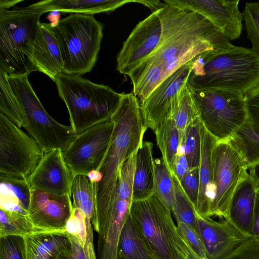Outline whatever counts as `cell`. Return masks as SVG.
<instances>
[{
    "label": "cell",
    "mask_w": 259,
    "mask_h": 259,
    "mask_svg": "<svg viewBox=\"0 0 259 259\" xmlns=\"http://www.w3.org/2000/svg\"><path fill=\"white\" fill-rule=\"evenodd\" d=\"M156 13L161 24L160 40L153 52L128 75L140 103L198 55L233 46L221 31L198 13L168 5Z\"/></svg>",
    "instance_id": "obj_1"
},
{
    "label": "cell",
    "mask_w": 259,
    "mask_h": 259,
    "mask_svg": "<svg viewBox=\"0 0 259 259\" xmlns=\"http://www.w3.org/2000/svg\"><path fill=\"white\" fill-rule=\"evenodd\" d=\"M187 84L245 95L259 85V56L252 49L233 45L204 52L192 60Z\"/></svg>",
    "instance_id": "obj_2"
},
{
    "label": "cell",
    "mask_w": 259,
    "mask_h": 259,
    "mask_svg": "<svg viewBox=\"0 0 259 259\" xmlns=\"http://www.w3.org/2000/svg\"><path fill=\"white\" fill-rule=\"evenodd\" d=\"M111 119L114 123L113 135L98 169L101 179L94 184L96 218L98 213L106 210L112 203L121 167L141 146L147 128L143 122L139 101L133 92L123 93Z\"/></svg>",
    "instance_id": "obj_3"
},
{
    "label": "cell",
    "mask_w": 259,
    "mask_h": 259,
    "mask_svg": "<svg viewBox=\"0 0 259 259\" xmlns=\"http://www.w3.org/2000/svg\"><path fill=\"white\" fill-rule=\"evenodd\" d=\"M55 82L67 107L70 126L75 135L111 119L123 95L107 85L63 72L58 75Z\"/></svg>",
    "instance_id": "obj_4"
},
{
    "label": "cell",
    "mask_w": 259,
    "mask_h": 259,
    "mask_svg": "<svg viewBox=\"0 0 259 259\" xmlns=\"http://www.w3.org/2000/svg\"><path fill=\"white\" fill-rule=\"evenodd\" d=\"M32 4L12 10H0V68L9 75L35 71L32 56L41 16Z\"/></svg>",
    "instance_id": "obj_5"
},
{
    "label": "cell",
    "mask_w": 259,
    "mask_h": 259,
    "mask_svg": "<svg viewBox=\"0 0 259 259\" xmlns=\"http://www.w3.org/2000/svg\"><path fill=\"white\" fill-rule=\"evenodd\" d=\"M103 28L93 15L81 14H71L53 25L63 73L81 76L92 71L101 49Z\"/></svg>",
    "instance_id": "obj_6"
},
{
    "label": "cell",
    "mask_w": 259,
    "mask_h": 259,
    "mask_svg": "<svg viewBox=\"0 0 259 259\" xmlns=\"http://www.w3.org/2000/svg\"><path fill=\"white\" fill-rule=\"evenodd\" d=\"M130 215L143 241L159 259H187L189 248L178 231L171 211L155 193L133 201Z\"/></svg>",
    "instance_id": "obj_7"
},
{
    "label": "cell",
    "mask_w": 259,
    "mask_h": 259,
    "mask_svg": "<svg viewBox=\"0 0 259 259\" xmlns=\"http://www.w3.org/2000/svg\"><path fill=\"white\" fill-rule=\"evenodd\" d=\"M29 74L7 73L10 85L24 113V127L45 153L54 149L63 152L76 135L71 126L58 122L46 112L29 82Z\"/></svg>",
    "instance_id": "obj_8"
},
{
    "label": "cell",
    "mask_w": 259,
    "mask_h": 259,
    "mask_svg": "<svg viewBox=\"0 0 259 259\" xmlns=\"http://www.w3.org/2000/svg\"><path fill=\"white\" fill-rule=\"evenodd\" d=\"M189 88L200 122L217 141L229 139L247 120L244 95Z\"/></svg>",
    "instance_id": "obj_9"
},
{
    "label": "cell",
    "mask_w": 259,
    "mask_h": 259,
    "mask_svg": "<svg viewBox=\"0 0 259 259\" xmlns=\"http://www.w3.org/2000/svg\"><path fill=\"white\" fill-rule=\"evenodd\" d=\"M212 195L208 218L227 219L232 197L248 173L244 158L229 140L217 141L211 154Z\"/></svg>",
    "instance_id": "obj_10"
},
{
    "label": "cell",
    "mask_w": 259,
    "mask_h": 259,
    "mask_svg": "<svg viewBox=\"0 0 259 259\" xmlns=\"http://www.w3.org/2000/svg\"><path fill=\"white\" fill-rule=\"evenodd\" d=\"M44 154L31 136L0 114V174L28 179Z\"/></svg>",
    "instance_id": "obj_11"
},
{
    "label": "cell",
    "mask_w": 259,
    "mask_h": 259,
    "mask_svg": "<svg viewBox=\"0 0 259 259\" xmlns=\"http://www.w3.org/2000/svg\"><path fill=\"white\" fill-rule=\"evenodd\" d=\"M114 130L109 119L76 135L63 152L64 160L74 177L88 176L98 170L108 150Z\"/></svg>",
    "instance_id": "obj_12"
},
{
    "label": "cell",
    "mask_w": 259,
    "mask_h": 259,
    "mask_svg": "<svg viewBox=\"0 0 259 259\" xmlns=\"http://www.w3.org/2000/svg\"><path fill=\"white\" fill-rule=\"evenodd\" d=\"M192 60L159 84L140 103L144 125L154 132L169 118L177 107L182 90L191 71Z\"/></svg>",
    "instance_id": "obj_13"
},
{
    "label": "cell",
    "mask_w": 259,
    "mask_h": 259,
    "mask_svg": "<svg viewBox=\"0 0 259 259\" xmlns=\"http://www.w3.org/2000/svg\"><path fill=\"white\" fill-rule=\"evenodd\" d=\"M161 35V24L156 13L139 22L123 42L116 58V70L128 75L157 47Z\"/></svg>",
    "instance_id": "obj_14"
},
{
    "label": "cell",
    "mask_w": 259,
    "mask_h": 259,
    "mask_svg": "<svg viewBox=\"0 0 259 259\" xmlns=\"http://www.w3.org/2000/svg\"><path fill=\"white\" fill-rule=\"evenodd\" d=\"M239 0H164L166 5L198 13L208 19L229 41L240 37L243 14Z\"/></svg>",
    "instance_id": "obj_15"
},
{
    "label": "cell",
    "mask_w": 259,
    "mask_h": 259,
    "mask_svg": "<svg viewBox=\"0 0 259 259\" xmlns=\"http://www.w3.org/2000/svg\"><path fill=\"white\" fill-rule=\"evenodd\" d=\"M73 210L70 196L31 190L28 217L33 232L65 231Z\"/></svg>",
    "instance_id": "obj_16"
},
{
    "label": "cell",
    "mask_w": 259,
    "mask_h": 259,
    "mask_svg": "<svg viewBox=\"0 0 259 259\" xmlns=\"http://www.w3.org/2000/svg\"><path fill=\"white\" fill-rule=\"evenodd\" d=\"M74 177L63 152L54 149L45 153L27 180L31 190L71 197Z\"/></svg>",
    "instance_id": "obj_17"
},
{
    "label": "cell",
    "mask_w": 259,
    "mask_h": 259,
    "mask_svg": "<svg viewBox=\"0 0 259 259\" xmlns=\"http://www.w3.org/2000/svg\"><path fill=\"white\" fill-rule=\"evenodd\" d=\"M196 230L204 245L208 259H221L243 241L250 238L228 220L220 222L198 215Z\"/></svg>",
    "instance_id": "obj_18"
},
{
    "label": "cell",
    "mask_w": 259,
    "mask_h": 259,
    "mask_svg": "<svg viewBox=\"0 0 259 259\" xmlns=\"http://www.w3.org/2000/svg\"><path fill=\"white\" fill-rule=\"evenodd\" d=\"M32 64L35 71L46 74L54 82L58 75L62 72L61 51L51 23L39 22Z\"/></svg>",
    "instance_id": "obj_19"
},
{
    "label": "cell",
    "mask_w": 259,
    "mask_h": 259,
    "mask_svg": "<svg viewBox=\"0 0 259 259\" xmlns=\"http://www.w3.org/2000/svg\"><path fill=\"white\" fill-rule=\"evenodd\" d=\"M256 192L252 176L248 172L232 197L226 219L240 232L250 237Z\"/></svg>",
    "instance_id": "obj_20"
},
{
    "label": "cell",
    "mask_w": 259,
    "mask_h": 259,
    "mask_svg": "<svg viewBox=\"0 0 259 259\" xmlns=\"http://www.w3.org/2000/svg\"><path fill=\"white\" fill-rule=\"evenodd\" d=\"M201 155L199 165V188L195 210L197 215L208 219V214L212 195L211 154L217 141L200 123Z\"/></svg>",
    "instance_id": "obj_21"
},
{
    "label": "cell",
    "mask_w": 259,
    "mask_h": 259,
    "mask_svg": "<svg viewBox=\"0 0 259 259\" xmlns=\"http://www.w3.org/2000/svg\"><path fill=\"white\" fill-rule=\"evenodd\" d=\"M134 0H47L33 4L44 13L58 11L64 13L93 15L114 11Z\"/></svg>",
    "instance_id": "obj_22"
},
{
    "label": "cell",
    "mask_w": 259,
    "mask_h": 259,
    "mask_svg": "<svg viewBox=\"0 0 259 259\" xmlns=\"http://www.w3.org/2000/svg\"><path fill=\"white\" fill-rule=\"evenodd\" d=\"M153 147L152 142L143 141L136 152L133 202L145 199L154 193Z\"/></svg>",
    "instance_id": "obj_23"
},
{
    "label": "cell",
    "mask_w": 259,
    "mask_h": 259,
    "mask_svg": "<svg viewBox=\"0 0 259 259\" xmlns=\"http://www.w3.org/2000/svg\"><path fill=\"white\" fill-rule=\"evenodd\" d=\"M31 198L27 179L0 174V209L28 216Z\"/></svg>",
    "instance_id": "obj_24"
},
{
    "label": "cell",
    "mask_w": 259,
    "mask_h": 259,
    "mask_svg": "<svg viewBox=\"0 0 259 259\" xmlns=\"http://www.w3.org/2000/svg\"><path fill=\"white\" fill-rule=\"evenodd\" d=\"M68 240L65 231L33 232L24 237V259H56Z\"/></svg>",
    "instance_id": "obj_25"
},
{
    "label": "cell",
    "mask_w": 259,
    "mask_h": 259,
    "mask_svg": "<svg viewBox=\"0 0 259 259\" xmlns=\"http://www.w3.org/2000/svg\"><path fill=\"white\" fill-rule=\"evenodd\" d=\"M116 259H159L143 241L130 213L119 237Z\"/></svg>",
    "instance_id": "obj_26"
},
{
    "label": "cell",
    "mask_w": 259,
    "mask_h": 259,
    "mask_svg": "<svg viewBox=\"0 0 259 259\" xmlns=\"http://www.w3.org/2000/svg\"><path fill=\"white\" fill-rule=\"evenodd\" d=\"M249 168L259 164V128L247 120L229 139Z\"/></svg>",
    "instance_id": "obj_27"
},
{
    "label": "cell",
    "mask_w": 259,
    "mask_h": 259,
    "mask_svg": "<svg viewBox=\"0 0 259 259\" xmlns=\"http://www.w3.org/2000/svg\"><path fill=\"white\" fill-rule=\"evenodd\" d=\"M73 208L78 209L85 219L91 220L93 227L96 225V200L94 184L88 177L75 176L71 187Z\"/></svg>",
    "instance_id": "obj_28"
},
{
    "label": "cell",
    "mask_w": 259,
    "mask_h": 259,
    "mask_svg": "<svg viewBox=\"0 0 259 259\" xmlns=\"http://www.w3.org/2000/svg\"><path fill=\"white\" fill-rule=\"evenodd\" d=\"M154 133L157 146L162 154L161 158L172 173L180 144L179 132L174 119L172 117L167 119Z\"/></svg>",
    "instance_id": "obj_29"
},
{
    "label": "cell",
    "mask_w": 259,
    "mask_h": 259,
    "mask_svg": "<svg viewBox=\"0 0 259 259\" xmlns=\"http://www.w3.org/2000/svg\"><path fill=\"white\" fill-rule=\"evenodd\" d=\"M0 114L18 127H24L26 120L22 107L8 82L7 72L0 68Z\"/></svg>",
    "instance_id": "obj_30"
},
{
    "label": "cell",
    "mask_w": 259,
    "mask_h": 259,
    "mask_svg": "<svg viewBox=\"0 0 259 259\" xmlns=\"http://www.w3.org/2000/svg\"><path fill=\"white\" fill-rule=\"evenodd\" d=\"M86 224L87 239L84 246L80 245L75 236L67 233L69 240L59 250L56 259H97L94 246L93 226L91 222Z\"/></svg>",
    "instance_id": "obj_31"
},
{
    "label": "cell",
    "mask_w": 259,
    "mask_h": 259,
    "mask_svg": "<svg viewBox=\"0 0 259 259\" xmlns=\"http://www.w3.org/2000/svg\"><path fill=\"white\" fill-rule=\"evenodd\" d=\"M170 117H172L179 131L180 143L187 126L199 117L194 99L187 82L183 88L179 104Z\"/></svg>",
    "instance_id": "obj_32"
},
{
    "label": "cell",
    "mask_w": 259,
    "mask_h": 259,
    "mask_svg": "<svg viewBox=\"0 0 259 259\" xmlns=\"http://www.w3.org/2000/svg\"><path fill=\"white\" fill-rule=\"evenodd\" d=\"M154 193L171 210L174 200V187L172 174L162 159H154Z\"/></svg>",
    "instance_id": "obj_33"
},
{
    "label": "cell",
    "mask_w": 259,
    "mask_h": 259,
    "mask_svg": "<svg viewBox=\"0 0 259 259\" xmlns=\"http://www.w3.org/2000/svg\"><path fill=\"white\" fill-rule=\"evenodd\" d=\"M172 177L175 200L171 212L177 222L184 223L196 229L198 215L195 207L183 190L180 182L173 174Z\"/></svg>",
    "instance_id": "obj_34"
},
{
    "label": "cell",
    "mask_w": 259,
    "mask_h": 259,
    "mask_svg": "<svg viewBox=\"0 0 259 259\" xmlns=\"http://www.w3.org/2000/svg\"><path fill=\"white\" fill-rule=\"evenodd\" d=\"M33 232L28 217L0 209V237L7 236L25 237Z\"/></svg>",
    "instance_id": "obj_35"
},
{
    "label": "cell",
    "mask_w": 259,
    "mask_h": 259,
    "mask_svg": "<svg viewBox=\"0 0 259 259\" xmlns=\"http://www.w3.org/2000/svg\"><path fill=\"white\" fill-rule=\"evenodd\" d=\"M200 123L199 117L195 119L187 126L180 144L183 147L189 167H197L199 165L201 147Z\"/></svg>",
    "instance_id": "obj_36"
},
{
    "label": "cell",
    "mask_w": 259,
    "mask_h": 259,
    "mask_svg": "<svg viewBox=\"0 0 259 259\" xmlns=\"http://www.w3.org/2000/svg\"><path fill=\"white\" fill-rule=\"evenodd\" d=\"M247 38L259 56V1L246 3L243 13Z\"/></svg>",
    "instance_id": "obj_37"
},
{
    "label": "cell",
    "mask_w": 259,
    "mask_h": 259,
    "mask_svg": "<svg viewBox=\"0 0 259 259\" xmlns=\"http://www.w3.org/2000/svg\"><path fill=\"white\" fill-rule=\"evenodd\" d=\"M177 223L178 231L189 248L199 259H208L204 245L196 230L184 223Z\"/></svg>",
    "instance_id": "obj_38"
},
{
    "label": "cell",
    "mask_w": 259,
    "mask_h": 259,
    "mask_svg": "<svg viewBox=\"0 0 259 259\" xmlns=\"http://www.w3.org/2000/svg\"><path fill=\"white\" fill-rule=\"evenodd\" d=\"M24 237L7 236L0 237V259H24Z\"/></svg>",
    "instance_id": "obj_39"
},
{
    "label": "cell",
    "mask_w": 259,
    "mask_h": 259,
    "mask_svg": "<svg viewBox=\"0 0 259 259\" xmlns=\"http://www.w3.org/2000/svg\"><path fill=\"white\" fill-rule=\"evenodd\" d=\"M221 259H259V240L250 237Z\"/></svg>",
    "instance_id": "obj_40"
},
{
    "label": "cell",
    "mask_w": 259,
    "mask_h": 259,
    "mask_svg": "<svg viewBox=\"0 0 259 259\" xmlns=\"http://www.w3.org/2000/svg\"><path fill=\"white\" fill-rule=\"evenodd\" d=\"M65 231L67 233L75 236L80 245L84 246L87 239V227L85 219L78 209L73 208L72 214L67 223Z\"/></svg>",
    "instance_id": "obj_41"
},
{
    "label": "cell",
    "mask_w": 259,
    "mask_h": 259,
    "mask_svg": "<svg viewBox=\"0 0 259 259\" xmlns=\"http://www.w3.org/2000/svg\"><path fill=\"white\" fill-rule=\"evenodd\" d=\"M179 182L183 190L195 209L199 188V167H190Z\"/></svg>",
    "instance_id": "obj_42"
},
{
    "label": "cell",
    "mask_w": 259,
    "mask_h": 259,
    "mask_svg": "<svg viewBox=\"0 0 259 259\" xmlns=\"http://www.w3.org/2000/svg\"><path fill=\"white\" fill-rule=\"evenodd\" d=\"M248 120L259 128V85L244 96Z\"/></svg>",
    "instance_id": "obj_43"
},
{
    "label": "cell",
    "mask_w": 259,
    "mask_h": 259,
    "mask_svg": "<svg viewBox=\"0 0 259 259\" xmlns=\"http://www.w3.org/2000/svg\"><path fill=\"white\" fill-rule=\"evenodd\" d=\"M189 168L184 154L183 147L180 145L175 162L173 172L171 174H173L179 181H180Z\"/></svg>",
    "instance_id": "obj_44"
},
{
    "label": "cell",
    "mask_w": 259,
    "mask_h": 259,
    "mask_svg": "<svg viewBox=\"0 0 259 259\" xmlns=\"http://www.w3.org/2000/svg\"><path fill=\"white\" fill-rule=\"evenodd\" d=\"M251 236L259 240V190H257L251 227Z\"/></svg>",
    "instance_id": "obj_45"
},
{
    "label": "cell",
    "mask_w": 259,
    "mask_h": 259,
    "mask_svg": "<svg viewBox=\"0 0 259 259\" xmlns=\"http://www.w3.org/2000/svg\"><path fill=\"white\" fill-rule=\"evenodd\" d=\"M135 3H140L148 7L152 12L154 13L165 7L166 5L162 3L160 1H145V0H134Z\"/></svg>",
    "instance_id": "obj_46"
},
{
    "label": "cell",
    "mask_w": 259,
    "mask_h": 259,
    "mask_svg": "<svg viewBox=\"0 0 259 259\" xmlns=\"http://www.w3.org/2000/svg\"><path fill=\"white\" fill-rule=\"evenodd\" d=\"M22 1H3L0 2V10H8L11 7Z\"/></svg>",
    "instance_id": "obj_47"
},
{
    "label": "cell",
    "mask_w": 259,
    "mask_h": 259,
    "mask_svg": "<svg viewBox=\"0 0 259 259\" xmlns=\"http://www.w3.org/2000/svg\"><path fill=\"white\" fill-rule=\"evenodd\" d=\"M249 173L252 176L254 186L256 190H259V177L257 175L254 171V167H250L248 168Z\"/></svg>",
    "instance_id": "obj_48"
},
{
    "label": "cell",
    "mask_w": 259,
    "mask_h": 259,
    "mask_svg": "<svg viewBox=\"0 0 259 259\" xmlns=\"http://www.w3.org/2000/svg\"><path fill=\"white\" fill-rule=\"evenodd\" d=\"M189 253L187 259H199L190 248H189Z\"/></svg>",
    "instance_id": "obj_49"
},
{
    "label": "cell",
    "mask_w": 259,
    "mask_h": 259,
    "mask_svg": "<svg viewBox=\"0 0 259 259\" xmlns=\"http://www.w3.org/2000/svg\"><path fill=\"white\" fill-rule=\"evenodd\" d=\"M254 171H255V174L257 175H259V164H258L257 165H256L255 167H254Z\"/></svg>",
    "instance_id": "obj_50"
}]
</instances>
